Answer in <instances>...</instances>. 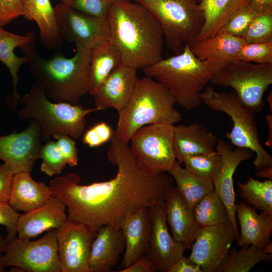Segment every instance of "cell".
Returning a JSON list of instances; mask_svg holds the SVG:
<instances>
[{
	"instance_id": "obj_35",
	"label": "cell",
	"mask_w": 272,
	"mask_h": 272,
	"mask_svg": "<svg viewBox=\"0 0 272 272\" xmlns=\"http://www.w3.org/2000/svg\"><path fill=\"white\" fill-rule=\"evenodd\" d=\"M183 164L191 173L213 182L221 169L222 160L215 150L210 153L188 156Z\"/></svg>"
},
{
	"instance_id": "obj_16",
	"label": "cell",
	"mask_w": 272,
	"mask_h": 272,
	"mask_svg": "<svg viewBox=\"0 0 272 272\" xmlns=\"http://www.w3.org/2000/svg\"><path fill=\"white\" fill-rule=\"evenodd\" d=\"M149 211L151 230L148 254L158 271L167 272L170 267L183 255L186 248L170 234L166 220L164 200L155 203Z\"/></svg>"
},
{
	"instance_id": "obj_13",
	"label": "cell",
	"mask_w": 272,
	"mask_h": 272,
	"mask_svg": "<svg viewBox=\"0 0 272 272\" xmlns=\"http://www.w3.org/2000/svg\"><path fill=\"white\" fill-rule=\"evenodd\" d=\"M236 239L230 221L199 228L188 257L200 267L202 272H217Z\"/></svg>"
},
{
	"instance_id": "obj_11",
	"label": "cell",
	"mask_w": 272,
	"mask_h": 272,
	"mask_svg": "<svg viewBox=\"0 0 272 272\" xmlns=\"http://www.w3.org/2000/svg\"><path fill=\"white\" fill-rule=\"evenodd\" d=\"M57 229L35 240L15 237L6 242L1 261L3 266L19 267L21 271L60 272Z\"/></svg>"
},
{
	"instance_id": "obj_24",
	"label": "cell",
	"mask_w": 272,
	"mask_h": 272,
	"mask_svg": "<svg viewBox=\"0 0 272 272\" xmlns=\"http://www.w3.org/2000/svg\"><path fill=\"white\" fill-rule=\"evenodd\" d=\"M236 218L240 228L236 241L238 246L252 245L262 250L270 241L272 215L257 214L255 208L241 201L236 203Z\"/></svg>"
},
{
	"instance_id": "obj_39",
	"label": "cell",
	"mask_w": 272,
	"mask_h": 272,
	"mask_svg": "<svg viewBox=\"0 0 272 272\" xmlns=\"http://www.w3.org/2000/svg\"><path fill=\"white\" fill-rule=\"evenodd\" d=\"M237 59L256 64H272V41L245 43L239 51Z\"/></svg>"
},
{
	"instance_id": "obj_36",
	"label": "cell",
	"mask_w": 272,
	"mask_h": 272,
	"mask_svg": "<svg viewBox=\"0 0 272 272\" xmlns=\"http://www.w3.org/2000/svg\"><path fill=\"white\" fill-rule=\"evenodd\" d=\"M39 158L42 159L40 170L49 176L60 174L67 165L56 142L50 139L42 145Z\"/></svg>"
},
{
	"instance_id": "obj_14",
	"label": "cell",
	"mask_w": 272,
	"mask_h": 272,
	"mask_svg": "<svg viewBox=\"0 0 272 272\" xmlns=\"http://www.w3.org/2000/svg\"><path fill=\"white\" fill-rule=\"evenodd\" d=\"M95 234L86 225L69 220L57 229L60 272H90L89 261Z\"/></svg>"
},
{
	"instance_id": "obj_34",
	"label": "cell",
	"mask_w": 272,
	"mask_h": 272,
	"mask_svg": "<svg viewBox=\"0 0 272 272\" xmlns=\"http://www.w3.org/2000/svg\"><path fill=\"white\" fill-rule=\"evenodd\" d=\"M271 259L272 254L265 253L252 245L242 246L238 251L233 248L217 272H248L257 263Z\"/></svg>"
},
{
	"instance_id": "obj_6",
	"label": "cell",
	"mask_w": 272,
	"mask_h": 272,
	"mask_svg": "<svg viewBox=\"0 0 272 272\" xmlns=\"http://www.w3.org/2000/svg\"><path fill=\"white\" fill-rule=\"evenodd\" d=\"M22 104L18 112L20 119L31 118L39 123L42 141L47 142L55 133L66 134L74 139L81 138L86 127V116L100 111L86 108L79 104L54 102L46 96L43 90L34 83L29 92L20 97Z\"/></svg>"
},
{
	"instance_id": "obj_12",
	"label": "cell",
	"mask_w": 272,
	"mask_h": 272,
	"mask_svg": "<svg viewBox=\"0 0 272 272\" xmlns=\"http://www.w3.org/2000/svg\"><path fill=\"white\" fill-rule=\"evenodd\" d=\"M57 24L63 40L90 49L97 43L110 40L107 18L74 10L60 3L54 7Z\"/></svg>"
},
{
	"instance_id": "obj_30",
	"label": "cell",
	"mask_w": 272,
	"mask_h": 272,
	"mask_svg": "<svg viewBox=\"0 0 272 272\" xmlns=\"http://www.w3.org/2000/svg\"><path fill=\"white\" fill-rule=\"evenodd\" d=\"M241 2L240 0H200L198 4L204 22L194 43L219 33Z\"/></svg>"
},
{
	"instance_id": "obj_49",
	"label": "cell",
	"mask_w": 272,
	"mask_h": 272,
	"mask_svg": "<svg viewBox=\"0 0 272 272\" xmlns=\"http://www.w3.org/2000/svg\"><path fill=\"white\" fill-rule=\"evenodd\" d=\"M255 175L256 176L266 178V179H272V166L266 167L257 170Z\"/></svg>"
},
{
	"instance_id": "obj_55",
	"label": "cell",
	"mask_w": 272,
	"mask_h": 272,
	"mask_svg": "<svg viewBox=\"0 0 272 272\" xmlns=\"http://www.w3.org/2000/svg\"><path fill=\"white\" fill-rule=\"evenodd\" d=\"M247 1V0H240V1H241V2H244V1Z\"/></svg>"
},
{
	"instance_id": "obj_17",
	"label": "cell",
	"mask_w": 272,
	"mask_h": 272,
	"mask_svg": "<svg viewBox=\"0 0 272 272\" xmlns=\"http://www.w3.org/2000/svg\"><path fill=\"white\" fill-rule=\"evenodd\" d=\"M216 151L222 160L221 169L213 181L214 191L224 203L228 213L229 220L234 229L236 240L239 237L238 224L236 218L235 193L233 175L239 164L253 156L249 149L237 147L233 149L223 140H218Z\"/></svg>"
},
{
	"instance_id": "obj_50",
	"label": "cell",
	"mask_w": 272,
	"mask_h": 272,
	"mask_svg": "<svg viewBox=\"0 0 272 272\" xmlns=\"http://www.w3.org/2000/svg\"><path fill=\"white\" fill-rule=\"evenodd\" d=\"M266 121L268 126V140L265 142V145L267 147L272 148V115L271 114L267 115L266 116Z\"/></svg>"
},
{
	"instance_id": "obj_20",
	"label": "cell",
	"mask_w": 272,
	"mask_h": 272,
	"mask_svg": "<svg viewBox=\"0 0 272 272\" xmlns=\"http://www.w3.org/2000/svg\"><path fill=\"white\" fill-rule=\"evenodd\" d=\"M66 209L61 199L52 195L43 205L20 214L16 227L18 237L29 240L45 231L58 229L68 220Z\"/></svg>"
},
{
	"instance_id": "obj_44",
	"label": "cell",
	"mask_w": 272,
	"mask_h": 272,
	"mask_svg": "<svg viewBox=\"0 0 272 272\" xmlns=\"http://www.w3.org/2000/svg\"><path fill=\"white\" fill-rule=\"evenodd\" d=\"M23 0H0V26L23 16Z\"/></svg>"
},
{
	"instance_id": "obj_31",
	"label": "cell",
	"mask_w": 272,
	"mask_h": 272,
	"mask_svg": "<svg viewBox=\"0 0 272 272\" xmlns=\"http://www.w3.org/2000/svg\"><path fill=\"white\" fill-rule=\"evenodd\" d=\"M180 195L192 209L205 195L214 191L213 182L191 173L176 161L167 172Z\"/></svg>"
},
{
	"instance_id": "obj_37",
	"label": "cell",
	"mask_w": 272,
	"mask_h": 272,
	"mask_svg": "<svg viewBox=\"0 0 272 272\" xmlns=\"http://www.w3.org/2000/svg\"><path fill=\"white\" fill-rule=\"evenodd\" d=\"M256 16L247 0L241 2L220 31L241 38Z\"/></svg>"
},
{
	"instance_id": "obj_15",
	"label": "cell",
	"mask_w": 272,
	"mask_h": 272,
	"mask_svg": "<svg viewBox=\"0 0 272 272\" xmlns=\"http://www.w3.org/2000/svg\"><path fill=\"white\" fill-rule=\"evenodd\" d=\"M42 141L40 125L33 119L21 132L0 135V159L14 174L23 172L31 173L34 163L39 158Z\"/></svg>"
},
{
	"instance_id": "obj_51",
	"label": "cell",
	"mask_w": 272,
	"mask_h": 272,
	"mask_svg": "<svg viewBox=\"0 0 272 272\" xmlns=\"http://www.w3.org/2000/svg\"><path fill=\"white\" fill-rule=\"evenodd\" d=\"M6 242L5 238L0 234V272H3L4 271L5 267L1 263V258L3 253Z\"/></svg>"
},
{
	"instance_id": "obj_28",
	"label": "cell",
	"mask_w": 272,
	"mask_h": 272,
	"mask_svg": "<svg viewBox=\"0 0 272 272\" xmlns=\"http://www.w3.org/2000/svg\"><path fill=\"white\" fill-rule=\"evenodd\" d=\"M121 63L120 53L110 40L102 41L92 47L87 74L88 93L93 95Z\"/></svg>"
},
{
	"instance_id": "obj_40",
	"label": "cell",
	"mask_w": 272,
	"mask_h": 272,
	"mask_svg": "<svg viewBox=\"0 0 272 272\" xmlns=\"http://www.w3.org/2000/svg\"><path fill=\"white\" fill-rule=\"evenodd\" d=\"M61 3L79 12L107 18L109 3L106 0H59Z\"/></svg>"
},
{
	"instance_id": "obj_3",
	"label": "cell",
	"mask_w": 272,
	"mask_h": 272,
	"mask_svg": "<svg viewBox=\"0 0 272 272\" xmlns=\"http://www.w3.org/2000/svg\"><path fill=\"white\" fill-rule=\"evenodd\" d=\"M34 42L20 48L34 83L43 90L47 98L52 102L79 104L81 98L88 93L90 49L76 45L73 57L56 54L47 58L38 53Z\"/></svg>"
},
{
	"instance_id": "obj_38",
	"label": "cell",
	"mask_w": 272,
	"mask_h": 272,
	"mask_svg": "<svg viewBox=\"0 0 272 272\" xmlns=\"http://www.w3.org/2000/svg\"><path fill=\"white\" fill-rule=\"evenodd\" d=\"M241 38L246 43L272 41V14L256 16Z\"/></svg>"
},
{
	"instance_id": "obj_26",
	"label": "cell",
	"mask_w": 272,
	"mask_h": 272,
	"mask_svg": "<svg viewBox=\"0 0 272 272\" xmlns=\"http://www.w3.org/2000/svg\"><path fill=\"white\" fill-rule=\"evenodd\" d=\"M30 173L14 174L9 203L16 211L27 212L43 205L52 196V191L44 182L32 179Z\"/></svg>"
},
{
	"instance_id": "obj_9",
	"label": "cell",
	"mask_w": 272,
	"mask_h": 272,
	"mask_svg": "<svg viewBox=\"0 0 272 272\" xmlns=\"http://www.w3.org/2000/svg\"><path fill=\"white\" fill-rule=\"evenodd\" d=\"M174 125L157 123L144 126L131 137L130 150L138 167L157 175L167 173L176 161L174 150Z\"/></svg>"
},
{
	"instance_id": "obj_52",
	"label": "cell",
	"mask_w": 272,
	"mask_h": 272,
	"mask_svg": "<svg viewBox=\"0 0 272 272\" xmlns=\"http://www.w3.org/2000/svg\"><path fill=\"white\" fill-rule=\"evenodd\" d=\"M264 253L267 254H272V242L270 241L261 250Z\"/></svg>"
},
{
	"instance_id": "obj_7",
	"label": "cell",
	"mask_w": 272,
	"mask_h": 272,
	"mask_svg": "<svg viewBox=\"0 0 272 272\" xmlns=\"http://www.w3.org/2000/svg\"><path fill=\"white\" fill-rule=\"evenodd\" d=\"M201 100L211 110L225 113L231 118L233 126L226 136L234 146L255 154L253 165L257 170L272 166V157L260 142L255 113L242 103L234 91L218 92L208 86L201 94Z\"/></svg>"
},
{
	"instance_id": "obj_19",
	"label": "cell",
	"mask_w": 272,
	"mask_h": 272,
	"mask_svg": "<svg viewBox=\"0 0 272 272\" xmlns=\"http://www.w3.org/2000/svg\"><path fill=\"white\" fill-rule=\"evenodd\" d=\"M137 70L121 63L93 95L95 107L100 110L114 108L118 112L130 100L137 80Z\"/></svg>"
},
{
	"instance_id": "obj_29",
	"label": "cell",
	"mask_w": 272,
	"mask_h": 272,
	"mask_svg": "<svg viewBox=\"0 0 272 272\" xmlns=\"http://www.w3.org/2000/svg\"><path fill=\"white\" fill-rule=\"evenodd\" d=\"M0 26V61L8 69L12 79L13 93L12 107L16 108L20 98L17 92V85L19 80L18 75L21 66L27 62L25 56L20 57L15 53L16 48L25 46L35 40V35L28 32L24 35H19L5 30Z\"/></svg>"
},
{
	"instance_id": "obj_41",
	"label": "cell",
	"mask_w": 272,
	"mask_h": 272,
	"mask_svg": "<svg viewBox=\"0 0 272 272\" xmlns=\"http://www.w3.org/2000/svg\"><path fill=\"white\" fill-rule=\"evenodd\" d=\"M114 131L110 126L105 122L97 123L83 134V144L91 148L99 147L110 141Z\"/></svg>"
},
{
	"instance_id": "obj_23",
	"label": "cell",
	"mask_w": 272,
	"mask_h": 272,
	"mask_svg": "<svg viewBox=\"0 0 272 272\" xmlns=\"http://www.w3.org/2000/svg\"><path fill=\"white\" fill-rule=\"evenodd\" d=\"M166 220L174 239L186 249L191 247L199 227L190 208L173 186L165 199Z\"/></svg>"
},
{
	"instance_id": "obj_42",
	"label": "cell",
	"mask_w": 272,
	"mask_h": 272,
	"mask_svg": "<svg viewBox=\"0 0 272 272\" xmlns=\"http://www.w3.org/2000/svg\"><path fill=\"white\" fill-rule=\"evenodd\" d=\"M52 137L56 140V145L64 158L67 165L70 166H77L79 156L74 139L62 133H55Z\"/></svg>"
},
{
	"instance_id": "obj_43",
	"label": "cell",
	"mask_w": 272,
	"mask_h": 272,
	"mask_svg": "<svg viewBox=\"0 0 272 272\" xmlns=\"http://www.w3.org/2000/svg\"><path fill=\"white\" fill-rule=\"evenodd\" d=\"M20 214L14 210L8 201H0V225L6 227L8 242L16 237L17 223Z\"/></svg>"
},
{
	"instance_id": "obj_45",
	"label": "cell",
	"mask_w": 272,
	"mask_h": 272,
	"mask_svg": "<svg viewBox=\"0 0 272 272\" xmlns=\"http://www.w3.org/2000/svg\"><path fill=\"white\" fill-rule=\"evenodd\" d=\"M14 173L5 163L0 165V201H9Z\"/></svg>"
},
{
	"instance_id": "obj_27",
	"label": "cell",
	"mask_w": 272,
	"mask_h": 272,
	"mask_svg": "<svg viewBox=\"0 0 272 272\" xmlns=\"http://www.w3.org/2000/svg\"><path fill=\"white\" fill-rule=\"evenodd\" d=\"M23 17L34 21L39 30V38L45 47L52 50L62 46V41L54 7L50 0H23Z\"/></svg>"
},
{
	"instance_id": "obj_18",
	"label": "cell",
	"mask_w": 272,
	"mask_h": 272,
	"mask_svg": "<svg viewBox=\"0 0 272 272\" xmlns=\"http://www.w3.org/2000/svg\"><path fill=\"white\" fill-rule=\"evenodd\" d=\"M245 43L241 37L220 31L193 43L190 47L193 54L206 63L214 77L238 60L239 51Z\"/></svg>"
},
{
	"instance_id": "obj_8",
	"label": "cell",
	"mask_w": 272,
	"mask_h": 272,
	"mask_svg": "<svg viewBox=\"0 0 272 272\" xmlns=\"http://www.w3.org/2000/svg\"><path fill=\"white\" fill-rule=\"evenodd\" d=\"M149 9L160 24L168 48L175 54L194 43L204 20L196 0H133Z\"/></svg>"
},
{
	"instance_id": "obj_25",
	"label": "cell",
	"mask_w": 272,
	"mask_h": 272,
	"mask_svg": "<svg viewBox=\"0 0 272 272\" xmlns=\"http://www.w3.org/2000/svg\"><path fill=\"white\" fill-rule=\"evenodd\" d=\"M217 142L214 133L198 123L174 126V154L176 161L180 164L188 156L215 151Z\"/></svg>"
},
{
	"instance_id": "obj_48",
	"label": "cell",
	"mask_w": 272,
	"mask_h": 272,
	"mask_svg": "<svg viewBox=\"0 0 272 272\" xmlns=\"http://www.w3.org/2000/svg\"><path fill=\"white\" fill-rule=\"evenodd\" d=\"M256 16L272 14V0H247Z\"/></svg>"
},
{
	"instance_id": "obj_46",
	"label": "cell",
	"mask_w": 272,
	"mask_h": 272,
	"mask_svg": "<svg viewBox=\"0 0 272 272\" xmlns=\"http://www.w3.org/2000/svg\"><path fill=\"white\" fill-rule=\"evenodd\" d=\"M157 269L153 261L148 254H145L127 267L120 272H155Z\"/></svg>"
},
{
	"instance_id": "obj_4",
	"label": "cell",
	"mask_w": 272,
	"mask_h": 272,
	"mask_svg": "<svg viewBox=\"0 0 272 272\" xmlns=\"http://www.w3.org/2000/svg\"><path fill=\"white\" fill-rule=\"evenodd\" d=\"M176 101L163 84L149 77H138L128 102L118 113L114 133L126 143L139 128L148 125H174L182 120Z\"/></svg>"
},
{
	"instance_id": "obj_10",
	"label": "cell",
	"mask_w": 272,
	"mask_h": 272,
	"mask_svg": "<svg viewBox=\"0 0 272 272\" xmlns=\"http://www.w3.org/2000/svg\"><path fill=\"white\" fill-rule=\"evenodd\" d=\"M210 82L233 88L245 106L259 112L264 107L263 95L272 84V64L236 60L213 77Z\"/></svg>"
},
{
	"instance_id": "obj_47",
	"label": "cell",
	"mask_w": 272,
	"mask_h": 272,
	"mask_svg": "<svg viewBox=\"0 0 272 272\" xmlns=\"http://www.w3.org/2000/svg\"><path fill=\"white\" fill-rule=\"evenodd\" d=\"M167 272H202L200 267L189 257L183 255L168 269Z\"/></svg>"
},
{
	"instance_id": "obj_2",
	"label": "cell",
	"mask_w": 272,
	"mask_h": 272,
	"mask_svg": "<svg viewBox=\"0 0 272 272\" xmlns=\"http://www.w3.org/2000/svg\"><path fill=\"white\" fill-rule=\"evenodd\" d=\"M107 19L110 40L119 52L122 64L137 70L162 59L163 29L146 7L130 0H115L110 4Z\"/></svg>"
},
{
	"instance_id": "obj_32",
	"label": "cell",
	"mask_w": 272,
	"mask_h": 272,
	"mask_svg": "<svg viewBox=\"0 0 272 272\" xmlns=\"http://www.w3.org/2000/svg\"><path fill=\"white\" fill-rule=\"evenodd\" d=\"M193 215L199 228L230 221L224 203L214 191L203 196L192 209Z\"/></svg>"
},
{
	"instance_id": "obj_1",
	"label": "cell",
	"mask_w": 272,
	"mask_h": 272,
	"mask_svg": "<svg viewBox=\"0 0 272 272\" xmlns=\"http://www.w3.org/2000/svg\"><path fill=\"white\" fill-rule=\"evenodd\" d=\"M110 141L107 157L117 167L113 178L82 185L78 175L69 173L49 183L52 195L65 205L68 220L86 225L95 234L106 224L120 227L129 214L164 200L174 183L167 173L151 175L141 170L128 143L114 131Z\"/></svg>"
},
{
	"instance_id": "obj_53",
	"label": "cell",
	"mask_w": 272,
	"mask_h": 272,
	"mask_svg": "<svg viewBox=\"0 0 272 272\" xmlns=\"http://www.w3.org/2000/svg\"><path fill=\"white\" fill-rule=\"evenodd\" d=\"M267 101L268 103L269 108H270V112H272V92L271 91L269 93L267 96Z\"/></svg>"
},
{
	"instance_id": "obj_54",
	"label": "cell",
	"mask_w": 272,
	"mask_h": 272,
	"mask_svg": "<svg viewBox=\"0 0 272 272\" xmlns=\"http://www.w3.org/2000/svg\"><path fill=\"white\" fill-rule=\"evenodd\" d=\"M107 2L110 3L111 2L115 1V0H106Z\"/></svg>"
},
{
	"instance_id": "obj_22",
	"label": "cell",
	"mask_w": 272,
	"mask_h": 272,
	"mask_svg": "<svg viewBox=\"0 0 272 272\" xmlns=\"http://www.w3.org/2000/svg\"><path fill=\"white\" fill-rule=\"evenodd\" d=\"M125 240L120 227L106 224L97 231L89 261L90 272H109L124 250Z\"/></svg>"
},
{
	"instance_id": "obj_5",
	"label": "cell",
	"mask_w": 272,
	"mask_h": 272,
	"mask_svg": "<svg viewBox=\"0 0 272 272\" xmlns=\"http://www.w3.org/2000/svg\"><path fill=\"white\" fill-rule=\"evenodd\" d=\"M173 95L176 103L190 111L199 106L201 94L213 76L206 63L198 59L186 44L182 51L143 69Z\"/></svg>"
},
{
	"instance_id": "obj_33",
	"label": "cell",
	"mask_w": 272,
	"mask_h": 272,
	"mask_svg": "<svg viewBox=\"0 0 272 272\" xmlns=\"http://www.w3.org/2000/svg\"><path fill=\"white\" fill-rule=\"evenodd\" d=\"M239 196L243 202L272 215V180L261 181L249 176L246 183H238Z\"/></svg>"
},
{
	"instance_id": "obj_21",
	"label": "cell",
	"mask_w": 272,
	"mask_h": 272,
	"mask_svg": "<svg viewBox=\"0 0 272 272\" xmlns=\"http://www.w3.org/2000/svg\"><path fill=\"white\" fill-rule=\"evenodd\" d=\"M120 228L125 240L121 264L124 268L148 252L151 230L149 208L142 207L127 215L121 222Z\"/></svg>"
}]
</instances>
